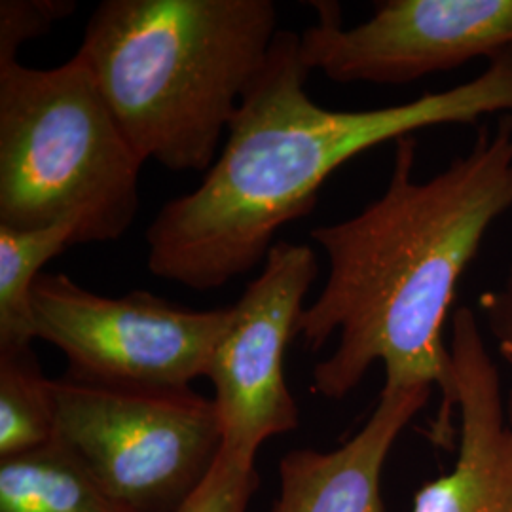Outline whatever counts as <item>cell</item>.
Listing matches in <instances>:
<instances>
[{
    "mask_svg": "<svg viewBox=\"0 0 512 512\" xmlns=\"http://www.w3.org/2000/svg\"><path fill=\"white\" fill-rule=\"evenodd\" d=\"M384 194L355 217L311 230L329 258L327 281L304 308L311 351L338 344L313 368L311 393L340 401L384 365V387L440 393L429 437L448 448L458 387L444 329L459 281L497 220L512 209V116L482 126L473 148L427 181L414 179L416 139L395 141Z\"/></svg>",
    "mask_w": 512,
    "mask_h": 512,
    "instance_id": "obj_1",
    "label": "cell"
},
{
    "mask_svg": "<svg viewBox=\"0 0 512 512\" xmlns=\"http://www.w3.org/2000/svg\"><path fill=\"white\" fill-rule=\"evenodd\" d=\"M308 74L300 35L279 31L217 162L150 222L152 274L194 291L224 287L264 262L275 234L310 215L323 183L355 156L420 129L512 116V50L465 84L384 109H323Z\"/></svg>",
    "mask_w": 512,
    "mask_h": 512,
    "instance_id": "obj_2",
    "label": "cell"
},
{
    "mask_svg": "<svg viewBox=\"0 0 512 512\" xmlns=\"http://www.w3.org/2000/svg\"><path fill=\"white\" fill-rule=\"evenodd\" d=\"M277 33L272 0H103L76 54L145 162L207 173Z\"/></svg>",
    "mask_w": 512,
    "mask_h": 512,
    "instance_id": "obj_3",
    "label": "cell"
},
{
    "mask_svg": "<svg viewBox=\"0 0 512 512\" xmlns=\"http://www.w3.org/2000/svg\"><path fill=\"white\" fill-rule=\"evenodd\" d=\"M145 164L80 55L0 65V226L73 224L76 245L116 241L137 217Z\"/></svg>",
    "mask_w": 512,
    "mask_h": 512,
    "instance_id": "obj_4",
    "label": "cell"
},
{
    "mask_svg": "<svg viewBox=\"0 0 512 512\" xmlns=\"http://www.w3.org/2000/svg\"><path fill=\"white\" fill-rule=\"evenodd\" d=\"M61 440L126 512H177L222 450L213 399L186 389L54 380Z\"/></svg>",
    "mask_w": 512,
    "mask_h": 512,
    "instance_id": "obj_5",
    "label": "cell"
},
{
    "mask_svg": "<svg viewBox=\"0 0 512 512\" xmlns=\"http://www.w3.org/2000/svg\"><path fill=\"white\" fill-rule=\"evenodd\" d=\"M37 340L59 349L67 378L84 384L186 389L205 378L232 306L188 310L148 291L112 298L69 275L40 274L33 289Z\"/></svg>",
    "mask_w": 512,
    "mask_h": 512,
    "instance_id": "obj_6",
    "label": "cell"
},
{
    "mask_svg": "<svg viewBox=\"0 0 512 512\" xmlns=\"http://www.w3.org/2000/svg\"><path fill=\"white\" fill-rule=\"evenodd\" d=\"M319 275L310 245L275 241L262 272L232 306L205 378L215 387L222 454L255 461L266 440L298 427V404L285 380V353Z\"/></svg>",
    "mask_w": 512,
    "mask_h": 512,
    "instance_id": "obj_7",
    "label": "cell"
},
{
    "mask_svg": "<svg viewBox=\"0 0 512 512\" xmlns=\"http://www.w3.org/2000/svg\"><path fill=\"white\" fill-rule=\"evenodd\" d=\"M313 6L300 55L338 84H410L512 50V0H387L355 27L336 2Z\"/></svg>",
    "mask_w": 512,
    "mask_h": 512,
    "instance_id": "obj_8",
    "label": "cell"
},
{
    "mask_svg": "<svg viewBox=\"0 0 512 512\" xmlns=\"http://www.w3.org/2000/svg\"><path fill=\"white\" fill-rule=\"evenodd\" d=\"M458 387V459L448 475L425 484L412 512H512V427L501 376L471 308L450 323Z\"/></svg>",
    "mask_w": 512,
    "mask_h": 512,
    "instance_id": "obj_9",
    "label": "cell"
},
{
    "mask_svg": "<svg viewBox=\"0 0 512 512\" xmlns=\"http://www.w3.org/2000/svg\"><path fill=\"white\" fill-rule=\"evenodd\" d=\"M431 393V387H384L370 418L342 446L289 452L279 463L272 512H385V461Z\"/></svg>",
    "mask_w": 512,
    "mask_h": 512,
    "instance_id": "obj_10",
    "label": "cell"
},
{
    "mask_svg": "<svg viewBox=\"0 0 512 512\" xmlns=\"http://www.w3.org/2000/svg\"><path fill=\"white\" fill-rule=\"evenodd\" d=\"M0 512H126L54 439L0 459Z\"/></svg>",
    "mask_w": 512,
    "mask_h": 512,
    "instance_id": "obj_11",
    "label": "cell"
},
{
    "mask_svg": "<svg viewBox=\"0 0 512 512\" xmlns=\"http://www.w3.org/2000/svg\"><path fill=\"white\" fill-rule=\"evenodd\" d=\"M76 245L73 224L40 230L0 226V349L29 348L35 334L33 289L42 268Z\"/></svg>",
    "mask_w": 512,
    "mask_h": 512,
    "instance_id": "obj_12",
    "label": "cell"
},
{
    "mask_svg": "<svg viewBox=\"0 0 512 512\" xmlns=\"http://www.w3.org/2000/svg\"><path fill=\"white\" fill-rule=\"evenodd\" d=\"M55 439L54 380L33 348L0 349V459Z\"/></svg>",
    "mask_w": 512,
    "mask_h": 512,
    "instance_id": "obj_13",
    "label": "cell"
},
{
    "mask_svg": "<svg viewBox=\"0 0 512 512\" xmlns=\"http://www.w3.org/2000/svg\"><path fill=\"white\" fill-rule=\"evenodd\" d=\"M260 478L255 461L222 454L202 486L190 495L177 512H247Z\"/></svg>",
    "mask_w": 512,
    "mask_h": 512,
    "instance_id": "obj_14",
    "label": "cell"
},
{
    "mask_svg": "<svg viewBox=\"0 0 512 512\" xmlns=\"http://www.w3.org/2000/svg\"><path fill=\"white\" fill-rule=\"evenodd\" d=\"M73 0H2L0 65L18 61L19 48L50 33L57 21L71 16Z\"/></svg>",
    "mask_w": 512,
    "mask_h": 512,
    "instance_id": "obj_15",
    "label": "cell"
},
{
    "mask_svg": "<svg viewBox=\"0 0 512 512\" xmlns=\"http://www.w3.org/2000/svg\"><path fill=\"white\" fill-rule=\"evenodd\" d=\"M478 308L499 355L512 365V264L501 285L480 294Z\"/></svg>",
    "mask_w": 512,
    "mask_h": 512,
    "instance_id": "obj_16",
    "label": "cell"
},
{
    "mask_svg": "<svg viewBox=\"0 0 512 512\" xmlns=\"http://www.w3.org/2000/svg\"><path fill=\"white\" fill-rule=\"evenodd\" d=\"M507 420H509V425L512 427V393L509 397V403H507Z\"/></svg>",
    "mask_w": 512,
    "mask_h": 512,
    "instance_id": "obj_17",
    "label": "cell"
}]
</instances>
